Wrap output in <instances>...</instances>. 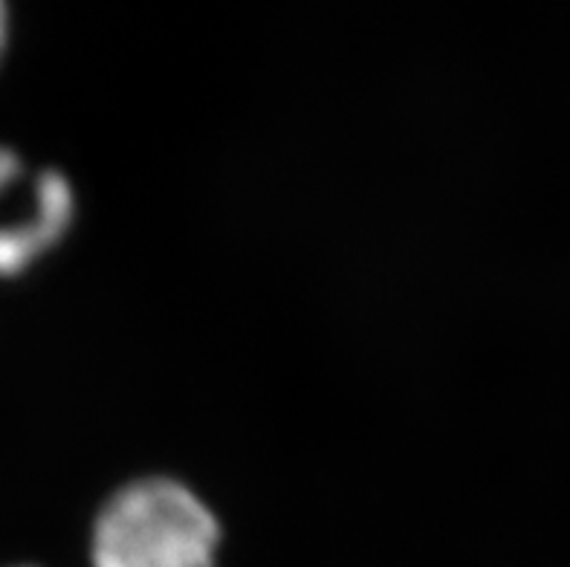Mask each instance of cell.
Instances as JSON below:
<instances>
[{
  "mask_svg": "<svg viewBox=\"0 0 570 567\" xmlns=\"http://www.w3.org/2000/svg\"><path fill=\"white\" fill-rule=\"evenodd\" d=\"M220 525L186 483L142 478L101 507L94 567H215Z\"/></svg>",
  "mask_w": 570,
  "mask_h": 567,
  "instance_id": "obj_1",
  "label": "cell"
},
{
  "mask_svg": "<svg viewBox=\"0 0 570 567\" xmlns=\"http://www.w3.org/2000/svg\"><path fill=\"white\" fill-rule=\"evenodd\" d=\"M18 174H21V159L14 157L12 151H7V148H0V192H3Z\"/></svg>",
  "mask_w": 570,
  "mask_h": 567,
  "instance_id": "obj_3",
  "label": "cell"
},
{
  "mask_svg": "<svg viewBox=\"0 0 570 567\" xmlns=\"http://www.w3.org/2000/svg\"><path fill=\"white\" fill-rule=\"evenodd\" d=\"M72 188L65 174L47 172L36 186V212L23 223L0 226V278L21 275L67 235L72 221Z\"/></svg>",
  "mask_w": 570,
  "mask_h": 567,
  "instance_id": "obj_2",
  "label": "cell"
},
{
  "mask_svg": "<svg viewBox=\"0 0 570 567\" xmlns=\"http://www.w3.org/2000/svg\"><path fill=\"white\" fill-rule=\"evenodd\" d=\"M7 43H9V9L7 3H0V58L7 52Z\"/></svg>",
  "mask_w": 570,
  "mask_h": 567,
  "instance_id": "obj_4",
  "label": "cell"
}]
</instances>
